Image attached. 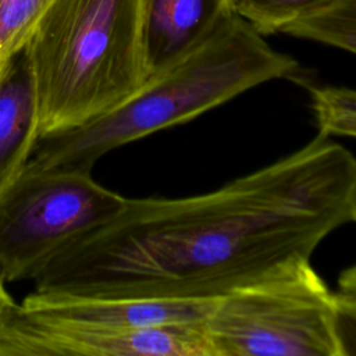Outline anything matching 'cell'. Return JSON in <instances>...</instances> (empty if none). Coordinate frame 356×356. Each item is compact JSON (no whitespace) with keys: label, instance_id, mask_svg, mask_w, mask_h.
<instances>
[{"label":"cell","instance_id":"obj_1","mask_svg":"<svg viewBox=\"0 0 356 356\" xmlns=\"http://www.w3.org/2000/svg\"><path fill=\"white\" fill-rule=\"evenodd\" d=\"M355 156L318 132L210 192L128 199L35 275V293L86 299L218 298L350 222Z\"/></svg>","mask_w":356,"mask_h":356},{"label":"cell","instance_id":"obj_2","mask_svg":"<svg viewBox=\"0 0 356 356\" xmlns=\"http://www.w3.org/2000/svg\"><path fill=\"white\" fill-rule=\"evenodd\" d=\"M298 63L271 47L246 19L229 13L218 26L106 113L39 136L25 168L92 171L107 152L185 124L274 79L293 76Z\"/></svg>","mask_w":356,"mask_h":356},{"label":"cell","instance_id":"obj_3","mask_svg":"<svg viewBox=\"0 0 356 356\" xmlns=\"http://www.w3.org/2000/svg\"><path fill=\"white\" fill-rule=\"evenodd\" d=\"M24 49L36 86L39 136L106 113L149 76L142 0H53Z\"/></svg>","mask_w":356,"mask_h":356},{"label":"cell","instance_id":"obj_4","mask_svg":"<svg viewBox=\"0 0 356 356\" xmlns=\"http://www.w3.org/2000/svg\"><path fill=\"white\" fill-rule=\"evenodd\" d=\"M214 356H345L338 293L292 259L217 298L204 320Z\"/></svg>","mask_w":356,"mask_h":356},{"label":"cell","instance_id":"obj_5","mask_svg":"<svg viewBox=\"0 0 356 356\" xmlns=\"http://www.w3.org/2000/svg\"><path fill=\"white\" fill-rule=\"evenodd\" d=\"M124 197L90 171L32 170L0 191V278L33 280L67 245L115 217Z\"/></svg>","mask_w":356,"mask_h":356},{"label":"cell","instance_id":"obj_6","mask_svg":"<svg viewBox=\"0 0 356 356\" xmlns=\"http://www.w3.org/2000/svg\"><path fill=\"white\" fill-rule=\"evenodd\" d=\"M214 356L204 321L114 328L14 302L0 316V356Z\"/></svg>","mask_w":356,"mask_h":356},{"label":"cell","instance_id":"obj_7","mask_svg":"<svg viewBox=\"0 0 356 356\" xmlns=\"http://www.w3.org/2000/svg\"><path fill=\"white\" fill-rule=\"evenodd\" d=\"M217 298L86 299L29 293L21 302L36 310L114 328H142L181 321H204Z\"/></svg>","mask_w":356,"mask_h":356},{"label":"cell","instance_id":"obj_8","mask_svg":"<svg viewBox=\"0 0 356 356\" xmlns=\"http://www.w3.org/2000/svg\"><path fill=\"white\" fill-rule=\"evenodd\" d=\"M229 13L228 0H142V43L149 75L203 40Z\"/></svg>","mask_w":356,"mask_h":356},{"label":"cell","instance_id":"obj_9","mask_svg":"<svg viewBox=\"0 0 356 356\" xmlns=\"http://www.w3.org/2000/svg\"><path fill=\"white\" fill-rule=\"evenodd\" d=\"M38 125L36 86L22 49L0 67V191L28 163L39 138Z\"/></svg>","mask_w":356,"mask_h":356},{"label":"cell","instance_id":"obj_10","mask_svg":"<svg viewBox=\"0 0 356 356\" xmlns=\"http://www.w3.org/2000/svg\"><path fill=\"white\" fill-rule=\"evenodd\" d=\"M281 32L356 54V0H331Z\"/></svg>","mask_w":356,"mask_h":356},{"label":"cell","instance_id":"obj_11","mask_svg":"<svg viewBox=\"0 0 356 356\" xmlns=\"http://www.w3.org/2000/svg\"><path fill=\"white\" fill-rule=\"evenodd\" d=\"M310 106L318 132L356 139V89L346 86H310Z\"/></svg>","mask_w":356,"mask_h":356},{"label":"cell","instance_id":"obj_12","mask_svg":"<svg viewBox=\"0 0 356 356\" xmlns=\"http://www.w3.org/2000/svg\"><path fill=\"white\" fill-rule=\"evenodd\" d=\"M331 0H228L229 10L246 19L263 36L281 32L291 22Z\"/></svg>","mask_w":356,"mask_h":356},{"label":"cell","instance_id":"obj_13","mask_svg":"<svg viewBox=\"0 0 356 356\" xmlns=\"http://www.w3.org/2000/svg\"><path fill=\"white\" fill-rule=\"evenodd\" d=\"M53 0H0V64L24 49Z\"/></svg>","mask_w":356,"mask_h":356},{"label":"cell","instance_id":"obj_14","mask_svg":"<svg viewBox=\"0 0 356 356\" xmlns=\"http://www.w3.org/2000/svg\"><path fill=\"white\" fill-rule=\"evenodd\" d=\"M338 303H339V327H341V335L343 338L348 332H356V295L349 293H338ZM356 342V335L353 337ZM353 339H349L345 345V349L348 343Z\"/></svg>","mask_w":356,"mask_h":356},{"label":"cell","instance_id":"obj_15","mask_svg":"<svg viewBox=\"0 0 356 356\" xmlns=\"http://www.w3.org/2000/svg\"><path fill=\"white\" fill-rule=\"evenodd\" d=\"M338 285L342 293L356 295V263L341 271L338 277Z\"/></svg>","mask_w":356,"mask_h":356},{"label":"cell","instance_id":"obj_16","mask_svg":"<svg viewBox=\"0 0 356 356\" xmlns=\"http://www.w3.org/2000/svg\"><path fill=\"white\" fill-rule=\"evenodd\" d=\"M15 300L11 298V295L7 292L6 289V284L1 281L0 278V316L3 314V312L10 306L13 305Z\"/></svg>","mask_w":356,"mask_h":356},{"label":"cell","instance_id":"obj_17","mask_svg":"<svg viewBox=\"0 0 356 356\" xmlns=\"http://www.w3.org/2000/svg\"><path fill=\"white\" fill-rule=\"evenodd\" d=\"M350 221L356 222V184H355L353 196H352V204H350Z\"/></svg>","mask_w":356,"mask_h":356},{"label":"cell","instance_id":"obj_18","mask_svg":"<svg viewBox=\"0 0 356 356\" xmlns=\"http://www.w3.org/2000/svg\"><path fill=\"white\" fill-rule=\"evenodd\" d=\"M0 67H1V64H0Z\"/></svg>","mask_w":356,"mask_h":356}]
</instances>
